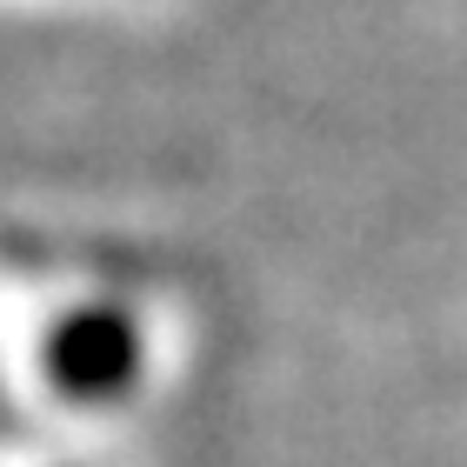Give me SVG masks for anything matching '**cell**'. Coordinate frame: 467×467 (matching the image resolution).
<instances>
[{"label": "cell", "mask_w": 467, "mask_h": 467, "mask_svg": "<svg viewBox=\"0 0 467 467\" xmlns=\"http://www.w3.org/2000/svg\"><path fill=\"white\" fill-rule=\"evenodd\" d=\"M134 368H140V341H134V321L114 307H88V314H67L47 341V380L60 400H120L134 388Z\"/></svg>", "instance_id": "6da1fadb"}]
</instances>
